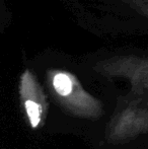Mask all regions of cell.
Listing matches in <instances>:
<instances>
[{"mask_svg":"<svg viewBox=\"0 0 148 149\" xmlns=\"http://www.w3.org/2000/svg\"><path fill=\"white\" fill-rule=\"evenodd\" d=\"M46 81L53 98L69 115L88 120H97L104 115L103 102L83 88L74 74L51 69L47 71Z\"/></svg>","mask_w":148,"mask_h":149,"instance_id":"obj_1","label":"cell"},{"mask_svg":"<svg viewBox=\"0 0 148 149\" xmlns=\"http://www.w3.org/2000/svg\"><path fill=\"white\" fill-rule=\"evenodd\" d=\"M148 134V102L127 95L120 98L106 129L109 143L125 144Z\"/></svg>","mask_w":148,"mask_h":149,"instance_id":"obj_2","label":"cell"},{"mask_svg":"<svg viewBox=\"0 0 148 149\" xmlns=\"http://www.w3.org/2000/svg\"><path fill=\"white\" fill-rule=\"evenodd\" d=\"M94 69L109 78L126 79L131 86L129 95L148 102V57L115 56L99 61Z\"/></svg>","mask_w":148,"mask_h":149,"instance_id":"obj_3","label":"cell"},{"mask_svg":"<svg viewBox=\"0 0 148 149\" xmlns=\"http://www.w3.org/2000/svg\"><path fill=\"white\" fill-rule=\"evenodd\" d=\"M18 95L30 128L33 130L42 128L48 117L49 102L36 75L28 69H26L19 77Z\"/></svg>","mask_w":148,"mask_h":149,"instance_id":"obj_4","label":"cell"},{"mask_svg":"<svg viewBox=\"0 0 148 149\" xmlns=\"http://www.w3.org/2000/svg\"><path fill=\"white\" fill-rule=\"evenodd\" d=\"M133 9L148 18V0H125Z\"/></svg>","mask_w":148,"mask_h":149,"instance_id":"obj_5","label":"cell"}]
</instances>
